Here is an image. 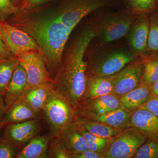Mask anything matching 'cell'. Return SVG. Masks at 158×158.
<instances>
[{
	"label": "cell",
	"instance_id": "cell-23",
	"mask_svg": "<svg viewBox=\"0 0 158 158\" xmlns=\"http://www.w3.org/2000/svg\"><path fill=\"white\" fill-rule=\"evenodd\" d=\"M19 64V59L15 56L0 59V94L5 93Z\"/></svg>",
	"mask_w": 158,
	"mask_h": 158
},
{
	"label": "cell",
	"instance_id": "cell-42",
	"mask_svg": "<svg viewBox=\"0 0 158 158\" xmlns=\"http://www.w3.org/2000/svg\"></svg>",
	"mask_w": 158,
	"mask_h": 158
},
{
	"label": "cell",
	"instance_id": "cell-17",
	"mask_svg": "<svg viewBox=\"0 0 158 158\" xmlns=\"http://www.w3.org/2000/svg\"><path fill=\"white\" fill-rule=\"evenodd\" d=\"M90 118L119 130L131 127V113L121 108L106 114L98 115L90 113Z\"/></svg>",
	"mask_w": 158,
	"mask_h": 158
},
{
	"label": "cell",
	"instance_id": "cell-22",
	"mask_svg": "<svg viewBox=\"0 0 158 158\" xmlns=\"http://www.w3.org/2000/svg\"><path fill=\"white\" fill-rule=\"evenodd\" d=\"M122 108L119 99L114 94L99 97L88 107L90 113L102 115Z\"/></svg>",
	"mask_w": 158,
	"mask_h": 158
},
{
	"label": "cell",
	"instance_id": "cell-15",
	"mask_svg": "<svg viewBox=\"0 0 158 158\" xmlns=\"http://www.w3.org/2000/svg\"><path fill=\"white\" fill-rule=\"evenodd\" d=\"M9 109L3 118L2 124L16 123L31 119H41L43 118L42 113L35 111L21 99H19Z\"/></svg>",
	"mask_w": 158,
	"mask_h": 158
},
{
	"label": "cell",
	"instance_id": "cell-6",
	"mask_svg": "<svg viewBox=\"0 0 158 158\" xmlns=\"http://www.w3.org/2000/svg\"><path fill=\"white\" fill-rule=\"evenodd\" d=\"M135 57L132 51L118 48L105 53L97 59L94 65L92 77L108 76L117 73Z\"/></svg>",
	"mask_w": 158,
	"mask_h": 158
},
{
	"label": "cell",
	"instance_id": "cell-1",
	"mask_svg": "<svg viewBox=\"0 0 158 158\" xmlns=\"http://www.w3.org/2000/svg\"><path fill=\"white\" fill-rule=\"evenodd\" d=\"M108 4V0H66L49 11L19 9L12 18L11 24L24 31L35 40L54 80L73 29L85 16Z\"/></svg>",
	"mask_w": 158,
	"mask_h": 158
},
{
	"label": "cell",
	"instance_id": "cell-19",
	"mask_svg": "<svg viewBox=\"0 0 158 158\" xmlns=\"http://www.w3.org/2000/svg\"><path fill=\"white\" fill-rule=\"evenodd\" d=\"M153 97L150 87L141 83L137 88L122 95L119 100L122 108L129 111L139 108Z\"/></svg>",
	"mask_w": 158,
	"mask_h": 158
},
{
	"label": "cell",
	"instance_id": "cell-34",
	"mask_svg": "<svg viewBox=\"0 0 158 158\" xmlns=\"http://www.w3.org/2000/svg\"><path fill=\"white\" fill-rule=\"evenodd\" d=\"M103 157L99 153L94 152L87 150L80 153L71 155L70 158H100Z\"/></svg>",
	"mask_w": 158,
	"mask_h": 158
},
{
	"label": "cell",
	"instance_id": "cell-38",
	"mask_svg": "<svg viewBox=\"0 0 158 158\" xmlns=\"http://www.w3.org/2000/svg\"><path fill=\"white\" fill-rule=\"evenodd\" d=\"M150 89L153 96L158 97V81L151 86Z\"/></svg>",
	"mask_w": 158,
	"mask_h": 158
},
{
	"label": "cell",
	"instance_id": "cell-41",
	"mask_svg": "<svg viewBox=\"0 0 158 158\" xmlns=\"http://www.w3.org/2000/svg\"><path fill=\"white\" fill-rule=\"evenodd\" d=\"M127 1H128V0H126Z\"/></svg>",
	"mask_w": 158,
	"mask_h": 158
},
{
	"label": "cell",
	"instance_id": "cell-29",
	"mask_svg": "<svg viewBox=\"0 0 158 158\" xmlns=\"http://www.w3.org/2000/svg\"><path fill=\"white\" fill-rule=\"evenodd\" d=\"M19 8L11 0H0V21H6L11 15L16 14Z\"/></svg>",
	"mask_w": 158,
	"mask_h": 158
},
{
	"label": "cell",
	"instance_id": "cell-7",
	"mask_svg": "<svg viewBox=\"0 0 158 158\" xmlns=\"http://www.w3.org/2000/svg\"><path fill=\"white\" fill-rule=\"evenodd\" d=\"M0 35L15 56L30 51L40 52L37 43L29 34L6 21H0Z\"/></svg>",
	"mask_w": 158,
	"mask_h": 158
},
{
	"label": "cell",
	"instance_id": "cell-18",
	"mask_svg": "<svg viewBox=\"0 0 158 158\" xmlns=\"http://www.w3.org/2000/svg\"><path fill=\"white\" fill-rule=\"evenodd\" d=\"M116 74L108 76L92 77L87 80L85 96L90 98L113 94Z\"/></svg>",
	"mask_w": 158,
	"mask_h": 158
},
{
	"label": "cell",
	"instance_id": "cell-31",
	"mask_svg": "<svg viewBox=\"0 0 158 158\" xmlns=\"http://www.w3.org/2000/svg\"><path fill=\"white\" fill-rule=\"evenodd\" d=\"M78 128L80 132L81 133L84 138L89 143H94V144L106 146L108 143L110 142V140L109 139L101 138V137H98V136L90 134V133L88 132L83 129L79 127H78Z\"/></svg>",
	"mask_w": 158,
	"mask_h": 158
},
{
	"label": "cell",
	"instance_id": "cell-35",
	"mask_svg": "<svg viewBox=\"0 0 158 158\" xmlns=\"http://www.w3.org/2000/svg\"><path fill=\"white\" fill-rule=\"evenodd\" d=\"M13 56L0 35V59Z\"/></svg>",
	"mask_w": 158,
	"mask_h": 158
},
{
	"label": "cell",
	"instance_id": "cell-4",
	"mask_svg": "<svg viewBox=\"0 0 158 158\" xmlns=\"http://www.w3.org/2000/svg\"><path fill=\"white\" fill-rule=\"evenodd\" d=\"M19 65L24 69L27 76V88L53 82L45 60L39 51H30L16 56Z\"/></svg>",
	"mask_w": 158,
	"mask_h": 158
},
{
	"label": "cell",
	"instance_id": "cell-33",
	"mask_svg": "<svg viewBox=\"0 0 158 158\" xmlns=\"http://www.w3.org/2000/svg\"><path fill=\"white\" fill-rule=\"evenodd\" d=\"M138 109L148 110L158 117V97L152 98Z\"/></svg>",
	"mask_w": 158,
	"mask_h": 158
},
{
	"label": "cell",
	"instance_id": "cell-8",
	"mask_svg": "<svg viewBox=\"0 0 158 158\" xmlns=\"http://www.w3.org/2000/svg\"><path fill=\"white\" fill-rule=\"evenodd\" d=\"M144 138L135 128L128 129L117 136L106 153L104 157H132L139 148L144 143Z\"/></svg>",
	"mask_w": 158,
	"mask_h": 158
},
{
	"label": "cell",
	"instance_id": "cell-20",
	"mask_svg": "<svg viewBox=\"0 0 158 158\" xmlns=\"http://www.w3.org/2000/svg\"><path fill=\"white\" fill-rule=\"evenodd\" d=\"M49 139L45 136H35L18 153L17 158H43L48 156Z\"/></svg>",
	"mask_w": 158,
	"mask_h": 158
},
{
	"label": "cell",
	"instance_id": "cell-25",
	"mask_svg": "<svg viewBox=\"0 0 158 158\" xmlns=\"http://www.w3.org/2000/svg\"><path fill=\"white\" fill-rule=\"evenodd\" d=\"M149 19L147 51L158 53V12L153 13Z\"/></svg>",
	"mask_w": 158,
	"mask_h": 158
},
{
	"label": "cell",
	"instance_id": "cell-2",
	"mask_svg": "<svg viewBox=\"0 0 158 158\" xmlns=\"http://www.w3.org/2000/svg\"><path fill=\"white\" fill-rule=\"evenodd\" d=\"M95 35L93 29L84 30L75 39L65 54L53 80L54 90L63 97L74 109L85 97L87 86V62L85 52Z\"/></svg>",
	"mask_w": 158,
	"mask_h": 158
},
{
	"label": "cell",
	"instance_id": "cell-40",
	"mask_svg": "<svg viewBox=\"0 0 158 158\" xmlns=\"http://www.w3.org/2000/svg\"><path fill=\"white\" fill-rule=\"evenodd\" d=\"M157 5H158V0L157 1Z\"/></svg>",
	"mask_w": 158,
	"mask_h": 158
},
{
	"label": "cell",
	"instance_id": "cell-11",
	"mask_svg": "<svg viewBox=\"0 0 158 158\" xmlns=\"http://www.w3.org/2000/svg\"><path fill=\"white\" fill-rule=\"evenodd\" d=\"M149 19L145 14H141L133 22L129 34V42L132 49L137 53L147 51Z\"/></svg>",
	"mask_w": 158,
	"mask_h": 158
},
{
	"label": "cell",
	"instance_id": "cell-13",
	"mask_svg": "<svg viewBox=\"0 0 158 158\" xmlns=\"http://www.w3.org/2000/svg\"><path fill=\"white\" fill-rule=\"evenodd\" d=\"M28 86L27 76L24 69L19 64L13 73L10 82L6 88L4 98L6 110L18 100Z\"/></svg>",
	"mask_w": 158,
	"mask_h": 158
},
{
	"label": "cell",
	"instance_id": "cell-30",
	"mask_svg": "<svg viewBox=\"0 0 158 158\" xmlns=\"http://www.w3.org/2000/svg\"><path fill=\"white\" fill-rule=\"evenodd\" d=\"M17 154L15 144L6 139L0 140V158L16 157Z\"/></svg>",
	"mask_w": 158,
	"mask_h": 158
},
{
	"label": "cell",
	"instance_id": "cell-27",
	"mask_svg": "<svg viewBox=\"0 0 158 158\" xmlns=\"http://www.w3.org/2000/svg\"><path fill=\"white\" fill-rule=\"evenodd\" d=\"M131 9L140 14H146L156 9L157 0H128Z\"/></svg>",
	"mask_w": 158,
	"mask_h": 158
},
{
	"label": "cell",
	"instance_id": "cell-12",
	"mask_svg": "<svg viewBox=\"0 0 158 158\" xmlns=\"http://www.w3.org/2000/svg\"><path fill=\"white\" fill-rule=\"evenodd\" d=\"M131 123L144 138L158 141V117L150 111L138 109L131 115Z\"/></svg>",
	"mask_w": 158,
	"mask_h": 158
},
{
	"label": "cell",
	"instance_id": "cell-21",
	"mask_svg": "<svg viewBox=\"0 0 158 158\" xmlns=\"http://www.w3.org/2000/svg\"><path fill=\"white\" fill-rule=\"evenodd\" d=\"M75 123L79 127L101 138L110 139L118 135L120 133V130L104 123L91 121L88 119L77 118Z\"/></svg>",
	"mask_w": 158,
	"mask_h": 158
},
{
	"label": "cell",
	"instance_id": "cell-3",
	"mask_svg": "<svg viewBox=\"0 0 158 158\" xmlns=\"http://www.w3.org/2000/svg\"><path fill=\"white\" fill-rule=\"evenodd\" d=\"M72 107L63 97L54 90L42 110L43 118L54 137L59 138L63 130L73 123Z\"/></svg>",
	"mask_w": 158,
	"mask_h": 158
},
{
	"label": "cell",
	"instance_id": "cell-9",
	"mask_svg": "<svg viewBox=\"0 0 158 158\" xmlns=\"http://www.w3.org/2000/svg\"><path fill=\"white\" fill-rule=\"evenodd\" d=\"M144 71L143 62H136L117 73L114 80L113 94L122 96L141 85Z\"/></svg>",
	"mask_w": 158,
	"mask_h": 158
},
{
	"label": "cell",
	"instance_id": "cell-24",
	"mask_svg": "<svg viewBox=\"0 0 158 158\" xmlns=\"http://www.w3.org/2000/svg\"><path fill=\"white\" fill-rule=\"evenodd\" d=\"M141 83L150 87L158 81V54L145 57Z\"/></svg>",
	"mask_w": 158,
	"mask_h": 158
},
{
	"label": "cell",
	"instance_id": "cell-39",
	"mask_svg": "<svg viewBox=\"0 0 158 158\" xmlns=\"http://www.w3.org/2000/svg\"><path fill=\"white\" fill-rule=\"evenodd\" d=\"M12 2H13V3L16 6L17 4H18L19 3H20L21 2V0H11Z\"/></svg>",
	"mask_w": 158,
	"mask_h": 158
},
{
	"label": "cell",
	"instance_id": "cell-28",
	"mask_svg": "<svg viewBox=\"0 0 158 158\" xmlns=\"http://www.w3.org/2000/svg\"><path fill=\"white\" fill-rule=\"evenodd\" d=\"M54 140L52 143L50 156L56 158H70V155L65 148L61 138L54 137ZM49 155V154H48Z\"/></svg>",
	"mask_w": 158,
	"mask_h": 158
},
{
	"label": "cell",
	"instance_id": "cell-36",
	"mask_svg": "<svg viewBox=\"0 0 158 158\" xmlns=\"http://www.w3.org/2000/svg\"><path fill=\"white\" fill-rule=\"evenodd\" d=\"M106 146L105 145L88 142V150L94 152L99 153L103 150Z\"/></svg>",
	"mask_w": 158,
	"mask_h": 158
},
{
	"label": "cell",
	"instance_id": "cell-14",
	"mask_svg": "<svg viewBox=\"0 0 158 158\" xmlns=\"http://www.w3.org/2000/svg\"><path fill=\"white\" fill-rule=\"evenodd\" d=\"M54 90L53 82L44 83L28 88L20 99L35 111L42 113L43 108Z\"/></svg>",
	"mask_w": 158,
	"mask_h": 158
},
{
	"label": "cell",
	"instance_id": "cell-10",
	"mask_svg": "<svg viewBox=\"0 0 158 158\" xmlns=\"http://www.w3.org/2000/svg\"><path fill=\"white\" fill-rule=\"evenodd\" d=\"M40 119H34L10 123L5 131L6 139L17 145H21L36 136L40 130Z\"/></svg>",
	"mask_w": 158,
	"mask_h": 158
},
{
	"label": "cell",
	"instance_id": "cell-16",
	"mask_svg": "<svg viewBox=\"0 0 158 158\" xmlns=\"http://www.w3.org/2000/svg\"><path fill=\"white\" fill-rule=\"evenodd\" d=\"M60 138L70 156L88 150V142L75 123H73L65 127Z\"/></svg>",
	"mask_w": 158,
	"mask_h": 158
},
{
	"label": "cell",
	"instance_id": "cell-26",
	"mask_svg": "<svg viewBox=\"0 0 158 158\" xmlns=\"http://www.w3.org/2000/svg\"><path fill=\"white\" fill-rule=\"evenodd\" d=\"M135 158H158V141L151 140L141 145L136 152Z\"/></svg>",
	"mask_w": 158,
	"mask_h": 158
},
{
	"label": "cell",
	"instance_id": "cell-37",
	"mask_svg": "<svg viewBox=\"0 0 158 158\" xmlns=\"http://www.w3.org/2000/svg\"><path fill=\"white\" fill-rule=\"evenodd\" d=\"M6 110V104L3 94H0V126L2 125L3 115Z\"/></svg>",
	"mask_w": 158,
	"mask_h": 158
},
{
	"label": "cell",
	"instance_id": "cell-32",
	"mask_svg": "<svg viewBox=\"0 0 158 158\" xmlns=\"http://www.w3.org/2000/svg\"><path fill=\"white\" fill-rule=\"evenodd\" d=\"M53 0H21L20 9L28 10L37 9L39 6Z\"/></svg>",
	"mask_w": 158,
	"mask_h": 158
},
{
	"label": "cell",
	"instance_id": "cell-5",
	"mask_svg": "<svg viewBox=\"0 0 158 158\" xmlns=\"http://www.w3.org/2000/svg\"><path fill=\"white\" fill-rule=\"evenodd\" d=\"M133 23L132 19L128 15L122 14L106 15L98 23L95 35L102 43L113 42L128 34Z\"/></svg>",
	"mask_w": 158,
	"mask_h": 158
}]
</instances>
